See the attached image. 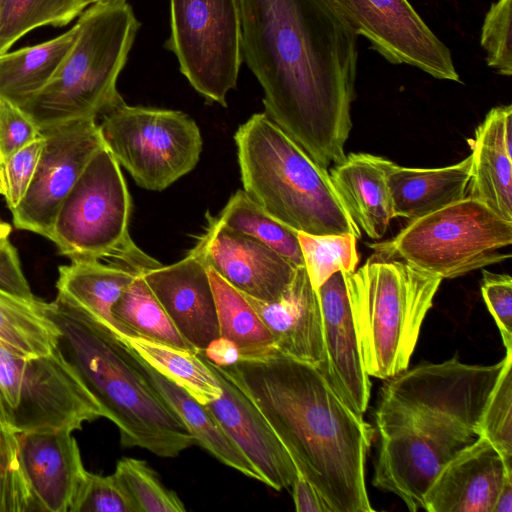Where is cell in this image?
Here are the masks:
<instances>
[{"label": "cell", "mask_w": 512, "mask_h": 512, "mask_svg": "<svg viewBox=\"0 0 512 512\" xmlns=\"http://www.w3.org/2000/svg\"><path fill=\"white\" fill-rule=\"evenodd\" d=\"M242 57L265 114L317 164L344 160L358 35L327 0H239Z\"/></svg>", "instance_id": "1"}, {"label": "cell", "mask_w": 512, "mask_h": 512, "mask_svg": "<svg viewBox=\"0 0 512 512\" xmlns=\"http://www.w3.org/2000/svg\"><path fill=\"white\" fill-rule=\"evenodd\" d=\"M212 365L257 407L331 512L374 511L365 483L372 428L316 366L279 351Z\"/></svg>", "instance_id": "2"}, {"label": "cell", "mask_w": 512, "mask_h": 512, "mask_svg": "<svg viewBox=\"0 0 512 512\" xmlns=\"http://www.w3.org/2000/svg\"><path fill=\"white\" fill-rule=\"evenodd\" d=\"M466 364L457 357L421 363L386 379L379 391L375 422L379 450L373 486L395 494L410 511L441 468L479 437V421L502 371Z\"/></svg>", "instance_id": "3"}, {"label": "cell", "mask_w": 512, "mask_h": 512, "mask_svg": "<svg viewBox=\"0 0 512 512\" xmlns=\"http://www.w3.org/2000/svg\"><path fill=\"white\" fill-rule=\"evenodd\" d=\"M57 349L118 428L124 447L173 458L196 444L122 336L61 294L46 302Z\"/></svg>", "instance_id": "4"}, {"label": "cell", "mask_w": 512, "mask_h": 512, "mask_svg": "<svg viewBox=\"0 0 512 512\" xmlns=\"http://www.w3.org/2000/svg\"><path fill=\"white\" fill-rule=\"evenodd\" d=\"M234 139L244 191L280 222L309 234L362 232L317 164L265 112L253 114Z\"/></svg>", "instance_id": "5"}, {"label": "cell", "mask_w": 512, "mask_h": 512, "mask_svg": "<svg viewBox=\"0 0 512 512\" xmlns=\"http://www.w3.org/2000/svg\"><path fill=\"white\" fill-rule=\"evenodd\" d=\"M76 40L50 81L19 106L40 130L98 118L124 102L117 80L140 28L127 0L91 4L76 22Z\"/></svg>", "instance_id": "6"}, {"label": "cell", "mask_w": 512, "mask_h": 512, "mask_svg": "<svg viewBox=\"0 0 512 512\" xmlns=\"http://www.w3.org/2000/svg\"><path fill=\"white\" fill-rule=\"evenodd\" d=\"M343 274L366 373L385 380L399 374L443 279L376 254Z\"/></svg>", "instance_id": "7"}, {"label": "cell", "mask_w": 512, "mask_h": 512, "mask_svg": "<svg viewBox=\"0 0 512 512\" xmlns=\"http://www.w3.org/2000/svg\"><path fill=\"white\" fill-rule=\"evenodd\" d=\"M130 212L131 198L120 165L104 145L62 202L51 241L71 261L105 260L133 272L159 266L130 237Z\"/></svg>", "instance_id": "8"}, {"label": "cell", "mask_w": 512, "mask_h": 512, "mask_svg": "<svg viewBox=\"0 0 512 512\" xmlns=\"http://www.w3.org/2000/svg\"><path fill=\"white\" fill-rule=\"evenodd\" d=\"M512 221L466 196L410 223L393 239L369 244L376 255L398 259L441 279H452L511 257Z\"/></svg>", "instance_id": "9"}, {"label": "cell", "mask_w": 512, "mask_h": 512, "mask_svg": "<svg viewBox=\"0 0 512 512\" xmlns=\"http://www.w3.org/2000/svg\"><path fill=\"white\" fill-rule=\"evenodd\" d=\"M100 118L105 147L144 189H166L199 161V127L182 111L129 106L124 101Z\"/></svg>", "instance_id": "10"}, {"label": "cell", "mask_w": 512, "mask_h": 512, "mask_svg": "<svg viewBox=\"0 0 512 512\" xmlns=\"http://www.w3.org/2000/svg\"><path fill=\"white\" fill-rule=\"evenodd\" d=\"M104 417L58 349L27 357L0 342V424L15 433L81 429Z\"/></svg>", "instance_id": "11"}, {"label": "cell", "mask_w": 512, "mask_h": 512, "mask_svg": "<svg viewBox=\"0 0 512 512\" xmlns=\"http://www.w3.org/2000/svg\"><path fill=\"white\" fill-rule=\"evenodd\" d=\"M171 51L207 101L227 106L243 62L239 0H169Z\"/></svg>", "instance_id": "12"}, {"label": "cell", "mask_w": 512, "mask_h": 512, "mask_svg": "<svg viewBox=\"0 0 512 512\" xmlns=\"http://www.w3.org/2000/svg\"><path fill=\"white\" fill-rule=\"evenodd\" d=\"M327 1L388 62L418 68L439 80L461 82L449 48L408 0Z\"/></svg>", "instance_id": "13"}, {"label": "cell", "mask_w": 512, "mask_h": 512, "mask_svg": "<svg viewBox=\"0 0 512 512\" xmlns=\"http://www.w3.org/2000/svg\"><path fill=\"white\" fill-rule=\"evenodd\" d=\"M45 138L31 184L12 211L18 229L51 240L57 212L93 155L104 146L96 118L40 130Z\"/></svg>", "instance_id": "14"}, {"label": "cell", "mask_w": 512, "mask_h": 512, "mask_svg": "<svg viewBox=\"0 0 512 512\" xmlns=\"http://www.w3.org/2000/svg\"><path fill=\"white\" fill-rule=\"evenodd\" d=\"M190 252L239 292L264 302L279 299L297 269L261 241L211 219Z\"/></svg>", "instance_id": "15"}, {"label": "cell", "mask_w": 512, "mask_h": 512, "mask_svg": "<svg viewBox=\"0 0 512 512\" xmlns=\"http://www.w3.org/2000/svg\"><path fill=\"white\" fill-rule=\"evenodd\" d=\"M180 335L196 352L219 337L216 303L206 265L189 253L171 265L141 272Z\"/></svg>", "instance_id": "16"}, {"label": "cell", "mask_w": 512, "mask_h": 512, "mask_svg": "<svg viewBox=\"0 0 512 512\" xmlns=\"http://www.w3.org/2000/svg\"><path fill=\"white\" fill-rule=\"evenodd\" d=\"M198 354L214 372L222 390L207 407L260 473L263 483L277 491L291 487L297 468L278 436L252 401Z\"/></svg>", "instance_id": "17"}, {"label": "cell", "mask_w": 512, "mask_h": 512, "mask_svg": "<svg viewBox=\"0 0 512 512\" xmlns=\"http://www.w3.org/2000/svg\"><path fill=\"white\" fill-rule=\"evenodd\" d=\"M512 474L484 437L458 451L437 473L423 498L428 512H492L505 477Z\"/></svg>", "instance_id": "18"}, {"label": "cell", "mask_w": 512, "mask_h": 512, "mask_svg": "<svg viewBox=\"0 0 512 512\" xmlns=\"http://www.w3.org/2000/svg\"><path fill=\"white\" fill-rule=\"evenodd\" d=\"M317 293L325 351L321 372L344 402L362 415L370 399V376L362 364L343 272L333 274Z\"/></svg>", "instance_id": "19"}, {"label": "cell", "mask_w": 512, "mask_h": 512, "mask_svg": "<svg viewBox=\"0 0 512 512\" xmlns=\"http://www.w3.org/2000/svg\"><path fill=\"white\" fill-rule=\"evenodd\" d=\"M70 428L16 433L19 457L39 511L69 512L86 475Z\"/></svg>", "instance_id": "20"}, {"label": "cell", "mask_w": 512, "mask_h": 512, "mask_svg": "<svg viewBox=\"0 0 512 512\" xmlns=\"http://www.w3.org/2000/svg\"><path fill=\"white\" fill-rule=\"evenodd\" d=\"M244 297L270 331L277 351L323 370L325 351L321 306L317 290L312 287L304 266L297 267L291 283L276 301Z\"/></svg>", "instance_id": "21"}, {"label": "cell", "mask_w": 512, "mask_h": 512, "mask_svg": "<svg viewBox=\"0 0 512 512\" xmlns=\"http://www.w3.org/2000/svg\"><path fill=\"white\" fill-rule=\"evenodd\" d=\"M467 196L512 221V106L492 108L475 129Z\"/></svg>", "instance_id": "22"}, {"label": "cell", "mask_w": 512, "mask_h": 512, "mask_svg": "<svg viewBox=\"0 0 512 512\" xmlns=\"http://www.w3.org/2000/svg\"><path fill=\"white\" fill-rule=\"evenodd\" d=\"M393 163L369 153H350L329 171L348 213L373 240L381 239L395 218L387 183Z\"/></svg>", "instance_id": "23"}, {"label": "cell", "mask_w": 512, "mask_h": 512, "mask_svg": "<svg viewBox=\"0 0 512 512\" xmlns=\"http://www.w3.org/2000/svg\"><path fill=\"white\" fill-rule=\"evenodd\" d=\"M471 155L441 168L391 166L387 183L395 217H422L467 196Z\"/></svg>", "instance_id": "24"}, {"label": "cell", "mask_w": 512, "mask_h": 512, "mask_svg": "<svg viewBox=\"0 0 512 512\" xmlns=\"http://www.w3.org/2000/svg\"><path fill=\"white\" fill-rule=\"evenodd\" d=\"M138 272L100 260H76L59 267L58 293L122 336L112 307Z\"/></svg>", "instance_id": "25"}, {"label": "cell", "mask_w": 512, "mask_h": 512, "mask_svg": "<svg viewBox=\"0 0 512 512\" xmlns=\"http://www.w3.org/2000/svg\"><path fill=\"white\" fill-rule=\"evenodd\" d=\"M141 361L153 384L193 435L197 445L223 464L247 477L263 482L260 473L223 429L206 404L193 398L144 360Z\"/></svg>", "instance_id": "26"}, {"label": "cell", "mask_w": 512, "mask_h": 512, "mask_svg": "<svg viewBox=\"0 0 512 512\" xmlns=\"http://www.w3.org/2000/svg\"><path fill=\"white\" fill-rule=\"evenodd\" d=\"M78 33L75 24L45 42L0 54V96L21 106L52 78Z\"/></svg>", "instance_id": "27"}, {"label": "cell", "mask_w": 512, "mask_h": 512, "mask_svg": "<svg viewBox=\"0 0 512 512\" xmlns=\"http://www.w3.org/2000/svg\"><path fill=\"white\" fill-rule=\"evenodd\" d=\"M214 293L219 336L232 341L240 359L259 358L276 350L274 339L244 295L207 268Z\"/></svg>", "instance_id": "28"}, {"label": "cell", "mask_w": 512, "mask_h": 512, "mask_svg": "<svg viewBox=\"0 0 512 512\" xmlns=\"http://www.w3.org/2000/svg\"><path fill=\"white\" fill-rule=\"evenodd\" d=\"M112 316L121 330L122 337H140L196 352L177 331L141 272L135 275L113 305Z\"/></svg>", "instance_id": "29"}, {"label": "cell", "mask_w": 512, "mask_h": 512, "mask_svg": "<svg viewBox=\"0 0 512 512\" xmlns=\"http://www.w3.org/2000/svg\"><path fill=\"white\" fill-rule=\"evenodd\" d=\"M45 304L37 298L26 300L0 289V342L27 357L54 352L59 330Z\"/></svg>", "instance_id": "30"}, {"label": "cell", "mask_w": 512, "mask_h": 512, "mask_svg": "<svg viewBox=\"0 0 512 512\" xmlns=\"http://www.w3.org/2000/svg\"><path fill=\"white\" fill-rule=\"evenodd\" d=\"M148 365L203 404L222 393L214 372L197 352L178 349L140 337H122Z\"/></svg>", "instance_id": "31"}, {"label": "cell", "mask_w": 512, "mask_h": 512, "mask_svg": "<svg viewBox=\"0 0 512 512\" xmlns=\"http://www.w3.org/2000/svg\"><path fill=\"white\" fill-rule=\"evenodd\" d=\"M210 219L254 237L295 266H304L298 231L266 212L244 190L236 191L220 213Z\"/></svg>", "instance_id": "32"}, {"label": "cell", "mask_w": 512, "mask_h": 512, "mask_svg": "<svg viewBox=\"0 0 512 512\" xmlns=\"http://www.w3.org/2000/svg\"><path fill=\"white\" fill-rule=\"evenodd\" d=\"M86 8L82 0H0V54L36 28L68 25Z\"/></svg>", "instance_id": "33"}, {"label": "cell", "mask_w": 512, "mask_h": 512, "mask_svg": "<svg viewBox=\"0 0 512 512\" xmlns=\"http://www.w3.org/2000/svg\"><path fill=\"white\" fill-rule=\"evenodd\" d=\"M304 267L317 290L336 272H354L359 262L357 238L350 233L309 234L298 232Z\"/></svg>", "instance_id": "34"}, {"label": "cell", "mask_w": 512, "mask_h": 512, "mask_svg": "<svg viewBox=\"0 0 512 512\" xmlns=\"http://www.w3.org/2000/svg\"><path fill=\"white\" fill-rule=\"evenodd\" d=\"M479 436L486 438L512 467V351L487 399L479 421Z\"/></svg>", "instance_id": "35"}, {"label": "cell", "mask_w": 512, "mask_h": 512, "mask_svg": "<svg viewBox=\"0 0 512 512\" xmlns=\"http://www.w3.org/2000/svg\"><path fill=\"white\" fill-rule=\"evenodd\" d=\"M114 474L121 480L140 512H184L185 506L174 491L167 489L157 473L144 461L124 457Z\"/></svg>", "instance_id": "36"}, {"label": "cell", "mask_w": 512, "mask_h": 512, "mask_svg": "<svg viewBox=\"0 0 512 512\" xmlns=\"http://www.w3.org/2000/svg\"><path fill=\"white\" fill-rule=\"evenodd\" d=\"M39 508L26 480L16 433L0 424V512H33Z\"/></svg>", "instance_id": "37"}, {"label": "cell", "mask_w": 512, "mask_h": 512, "mask_svg": "<svg viewBox=\"0 0 512 512\" xmlns=\"http://www.w3.org/2000/svg\"><path fill=\"white\" fill-rule=\"evenodd\" d=\"M69 512H140L133 497L115 475L86 472Z\"/></svg>", "instance_id": "38"}, {"label": "cell", "mask_w": 512, "mask_h": 512, "mask_svg": "<svg viewBox=\"0 0 512 512\" xmlns=\"http://www.w3.org/2000/svg\"><path fill=\"white\" fill-rule=\"evenodd\" d=\"M512 0H497L485 15L480 43L487 65L498 74H512Z\"/></svg>", "instance_id": "39"}, {"label": "cell", "mask_w": 512, "mask_h": 512, "mask_svg": "<svg viewBox=\"0 0 512 512\" xmlns=\"http://www.w3.org/2000/svg\"><path fill=\"white\" fill-rule=\"evenodd\" d=\"M44 144L45 138L41 134L13 154L3 167L1 179L5 187L4 197L11 212L19 205L31 184Z\"/></svg>", "instance_id": "40"}, {"label": "cell", "mask_w": 512, "mask_h": 512, "mask_svg": "<svg viewBox=\"0 0 512 512\" xmlns=\"http://www.w3.org/2000/svg\"><path fill=\"white\" fill-rule=\"evenodd\" d=\"M40 136V129L30 117L18 105L0 96V178L7 160Z\"/></svg>", "instance_id": "41"}, {"label": "cell", "mask_w": 512, "mask_h": 512, "mask_svg": "<svg viewBox=\"0 0 512 512\" xmlns=\"http://www.w3.org/2000/svg\"><path fill=\"white\" fill-rule=\"evenodd\" d=\"M481 293L506 351H512V278L483 269Z\"/></svg>", "instance_id": "42"}, {"label": "cell", "mask_w": 512, "mask_h": 512, "mask_svg": "<svg viewBox=\"0 0 512 512\" xmlns=\"http://www.w3.org/2000/svg\"><path fill=\"white\" fill-rule=\"evenodd\" d=\"M0 289L26 300L35 299L22 271L17 250L8 238L0 241Z\"/></svg>", "instance_id": "43"}, {"label": "cell", "mask_w": 512, "mask_h": 512, "mask_svg": "<svg viewBox=\"0 0 512 512\" xmlns=\"http://www.w3.org/2000/svg\"><path fill=\"white\" fill-rule=\"evenodd\" d=\"M293 501L297 512H331L324 499L300 472L292 486Z\"/></svg>", "instance_id": "44"}, {"label": "cell", "mask_w": 512, "mask_h": 512, "mask_svg": "<svg viewBox=\"0 0 512 512\" xmlns=\"http://www.w3.org/2000/svg\"><path fill=\"white\" fill-rule=\"evenodd\" d=\"M198 353L212 364L220 367L229 366L240 359L236 345L221 336L214 339L203 351H198Z\"/></svg>", "instance_id": "45"}, {"label": "cell", "mask_w": 512, "mask_h": 512, "mask_svg": "<svg viewBox=\"0 0 512 512\" xmlns=\"http://www.w3.org/2000/svg\"><path fill=\"white\" fill-rule=\"evenodd\" d=\"M492 512H512V474H508L497 494Z\"/></svg>", "instance_id": "46"}, {"label": "cell", "mask_w": 512, "mask_h": 512, "mask_svg": "<svg viewBox=\"0 0 512 512\" xmlns=\"http://www.w3.org/2000/svg\"><path fill=\"white\" fill-rule=\"evenodd\" d=\"M11 232V226L0 220V241L8 238Z\"/></svg>", "instance_id": "47"}, {"label": "cell", "mask_w": 512, "mask_h": 512, "mask_svg": "<svg viewBox=\"0 0 512 512\" xmlns=\"http://www.w3.org/2000/svg\"><path fill=\"white\" fill-rule=\"evenodd\" d=\"M99 1H104V0H82V2L85 4L86 7H88L89 5L94 4L96 2H99Z\"/></svg>", "instance_id": "48"}, {"label": "cell", "mask_w": 512, "mask_h": 512, "mask_svg": "<svg viewBox=\"0 0 512 512\" xmlns=\"http://www.w3.org/2000/svg\"><path fill=\"white\" fill-rule=\"evenodd\" d=\"M4 193H5L4 183L0 178V194L4 196Z\"/></svg>", "instance_id": "49"}]
</instances>
